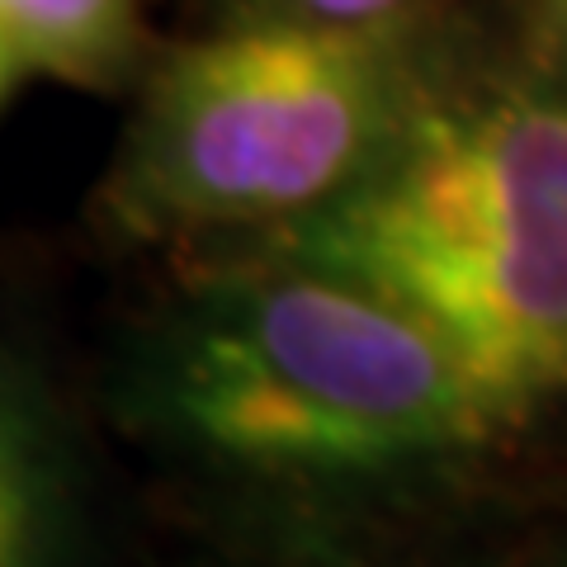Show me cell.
<instances>
[{
	"label": "cell",
	"mask_w": 567,
	"mask_h": 567,
	"mask_svg": "<svg viewBox=\"0 0 567 567\" xmlns=\"http://www.w3.org/2000/svg\"><path fill=\"white\" fill-rule=\"evenodd\" d=\"M128 412L166 450L241 473H379L496 431L412 312L275 260L171 303L137 341Z\"/></svg>",
	"instance_id": "obj_1"
},
{
	"label": "cell",
	"mask_w": 567,
	"mask_h": 567,
	"mask_svg": "<svg viewBox=\"0 0 567 567\" xmlns=\"http://www.w3.org/2000/svg\"><path fill=\"white\" fill-rule=\"evenodd\" d=\"M412 104L398 20L251 14L152 71L104 213L133 237L284 227L341 199Z\"/></svg>",
	"instance_id": "obj_2"
},
{
	"label": "cell",
	"mask_w": 567,
	"mask_h": 567,
	"mask_svg": "<svg viewBox=\"0 0 567 567\" xmlns=\"http://www.w3.org/2000/svg\"><path fill=\"white\" fill-rule=\"evenodd\" d=\"M270 233L275 260L341 275L435 331L496 425L567 393V241L406 218L354 194Z\"/></svg>",
	"instance_id": "obj_3"
},
{
	"label": "cell",
	"mask_w": 567,
	"mask_h": 567,
	"mask_svg": "<svg viewBox=\"0 0 567 567\" xmlns=\"http://www.w3.org/2000/svg\"><path fill=\"white\" fill-rule=\"evenodd\" d=\"M346 194L406 218L567 241V95L416 100Z\"/></svg>",
	"instance_id": "obj_4"
},
{
	"label": "cell",
	"mask_w": 567,
	"mask_h": 567,
	"mask_svg": "<svg viewBox=\"0 0 567 567\" xmlns=\"http://www.w3.org/2000/svg\"><path fill=\"white\" fill-rule=\"evenodd\" d=\"M85 563V468L52 383L0 341V567Z\"/></svg>",
	"instance_id": "obj_5"
},
{
	"label": "cell",
	"mask_w": 567,
	"mask_h": 567,
	"mask_svg": "<svg viewBox=\"0 0 567 567\" xmlns=\"http://www.w3.org/2000/svg\"><path fill=\"white\" fill-rule=\"evenodd\" d=\"M0 48L24 76L114 91L147 48L142 0H0Z\"/></svg>",
	"instance_id": "obj_6"
},
{
	"label": "cell",
	"mask_w": 567,
	"mask_h": 567,
	"mask_svg": "<svg viewBox=\"0 0 567 567\" xmlns=\"http://www.w3.org/2000/svg\"><path fill=\"white\" fill-rule=\"evenodd\" d=\"M412 0H260L256 14H293L317 24H393Z\"/></svg>",
	"instance_id": "obj_7"
},
{
	"label": "cell",
	"mask_w": 567,
	"mask_h": 567,
	"mask_svg": "<svg viewBox=\"0 0 567 567\" xmlns=\"http://www.w3.org/2000/svg\"><path fill=\"white\" fill-rule=\"evenodd\" d=\"M20 81H24V71L14 66V58H10L6 48H0V104L10 100V91H14V85H20Z\"/></svg>",
	"instance_id": "obj_8"
},
{
	"label": "cell",
	"mask_w": 567,
	"mask_h": 567,
	"mask_svg": "<svg viewBox=\"0 0 567 567\" xmlns=\"http://www.w3.org/2000/svg\"><path fill=\"white\" fill-rule=\"evenodd\" d=\"M563 48H567V20H563Z\"/></svg>",
	"instance_id": "obj_9"
}]
</instances>
